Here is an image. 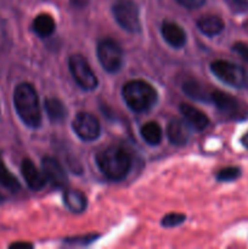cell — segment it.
I'll use <instances>...</instances> for the list:
<instances>
[{
    "label": "cell",
    "instance_id": "22",
    "mask_svg": "<svg viewBox=\"0 0 248 249\" xmlns=\"http://www.w3.org/2000/svg\"><path fill=\"white\" fill-rule=\"evenodd\" d=\"M241 177V169L238 167H226L219 170L216 174V180L220 182H231Z\"/></svg>",
    "mask_w": 248,
    "mask_h": 249
},
{
    "label": "cell",
    "instance_id": "21",
    "mask_svg": "<svg viewBox=\"0 0 248 249\" xmlns=\"http://www.w3.org/2000/svg\"><path fill=\"white\" fill-rule=\"evenodd\" d=\"M0 184L11 192H17L21 189V185H19L17 178L7 169L1 158H0Z\"/></svg>",
    "mask_w": 248,
    "mask_h": 249
},
{
    "label": "cell",
    "instance_id": "19",
    "mask_svg": "<svg viewBox=\"0 0 248 249\" xmlns=\"http://www.w3.org/2000/svg\"><path fill=\"white\" fill-rule=\"evenodd\" d=\"M140 133L143 140L146 141V143L151 146L159 145L160 141H162V128H160L157 122H147L146 124H143L141 126Z\"/></svg>",
    "mask_w": 248,
    "mask_h": 249
},
{
    "label": "cell",
    "instance_id": "29",
    "mask_svg": "<svg viewBox=\"0 0 248 249\" xmlns=\"http://www.w3.org/2000/svg\"><path fill=\"white\" fill-rule=\"evenodd\" d=\"M11 248H32L33 247V245H31V243H27V242H17V243H14V245L10 246Z\"/></svg>",
    "mask_w": 248,
    "mask_h": 249
},
{
    "label": "cell",
    "instance_id": "15",
    "mask_svg": "<svg viewBox=\"0 0 248 249\" xmlns=\"http://www.w3.org/2000/svg\"><path fill=\"white\" fill-rule=\"evenodd\" d=\"M182 90L189 97H191L195 101L211 102V92L212 89H208L203 83L198 82L196 79H189L182 84Z\"/></svg>",
    "mask_w": 248,
    "mask_h": 249
},
{
    "label": "cell",
    "instance_id": "30",
    "mask_svg": "<svg viewBox=\"0 0 248 249\" xmlns=\"http://www.w3.org/2000/svg\"><path fill=\"white\" fill-rule=\"evenodd\" d=\"M241 143H242V145L248 150V131L242 136V138H241Z\"/></svg>",
    "mask_w": 248,
    "mask_h": 249
},
{
    "label": "cell",
    "instance_id": "11",
    "mask_svg": "<svg viewBox=\"0 0 248 249\" xmlns=\"http://www.w3.org/2000/svg\"><path fill=\"white\" fill-rule=\"evenodd\" d=\"M21 173L24 181L27 182L28 187L33 191H40L46 184L45 175L43 170H39L29 158H24L21 164Z\"/></svg>",
    "mask_w": 248,
    "mask_h": 249
},
{
    "label": "cell",
    "instance_id": "18",
    "mask_svg": "<svg viewBox=\"0 0 248 249\" xmlns=\"http://www.w3.org/2000/svg\"><path fill=\"white\" fill-rule=\"evenodd\" d=\"M56 23L55 19L48 14H40L34 18L33 29L40 38L50 36L55 32Z\"/></svg>",
    "mask_w": 248,
    "mask_h": 249
},
{
    "label": "cell",
    "instance_id": "13",
    "mask_svg": "<svg viewBox=\"0 0 248 249\" xmlns=\"http://www.w3.org/2000/svg\"><path fill=\"white\" fill-rule=\"evenodd\" d=\"M160 33L168 45L180 49L186 43V33L177 23L173 21H164L160 27Z\"/></svg>",
    "mask_w": 248,
    "mask_h": 249
},
{
    "label": "cell",
    "instance_id": "26",
    "mask_svg": "<svg viewBox=\"0 0 248 249\" xmlns=\"http://www.w3.org/2000/svg\"><path fill=\"white\" fill-rule=\"evenodd\" d=\"M175 1L179 2L181 6L186 7V9H198L204 4L206 0H175Z\"/></svg>",
    "mask_w": 248,
    "mask_h": 249
},
{
    "label": "cell",
    "instance_id": "28",
    "mask_svg": "<svg viewBox=\"0 0 248 249\" xmlns=\"http://www.w3.org/2000/svg\"><path fill=\"white\" fill-rule=\"evenodd\" d=\"M70 1L71 4L75 7H84L87 6L88 2H89L90 0H70Z\"/></svg>",
    "mask_w": 248,
    "mask_h": 249
},
{
    "label": "cell",
    "instance_id": "6",
    "mask_svg": "<svg viewBox=\"0 0 248 249\" xmlns=\"http://www.w3.org/2000/svg\"><path fill=\"white\" fill-rule=\"evenodd\" d=\"M117 23L128 33H139L141 31L140 14L136 4L131 0H117L112 6Z\"/></svg>",
    "mask_w": 248,
    "mask_h": 249
},
{
    "label": "cell",
    "instance_id": "5",
    "mask_svg": "<svg viewBox=\"0 0 248 249\" xmlns=\"http://www.w3.org/2000/svg\"><path fill=\"white\" fill-rule=\"evenodd\" d=\"M211 71L213 74L225 84L230 87L242 89L247 85V74L241 66L226 60H216L211 63Z\"/></svg>",
    "mask_w": 248,
    "mask_h": 249
},
{
    "label": "cell",
    "instance_id": "17",
    "mask_svg": "<svg viewBox=\"0 0 248 249\" xmlns=\"http://www.w3.org/2000/svg\"><path fill=\"white\" fill-rule=\"evenodd\" d=\"M63 202L65 206L70 209L72 213H83L87 209L88 201L84 194L78 190H68L63 195Z\"/></svg>",
    "mask_w": 248,
    "mask_h": 249
},
{
    "label": "cell",
    "instance_id": "8",
    "mask_svg": "<svg viewBox=\"0 0 248 249\" xmlns=\"http://www.w3.org/2000/svg\"><path fill=\"white\" fill-rule=\"evenodd\" d=\"M73 130L83 141L96 140L101 133L99 119L88 112H79L73 121Z\"/></svg>",
    "mask_w": 248,
    "mask_h": 249
},
{
    "label": "cell",
    "instance_id": "23",
    "mask_svg": "<svg viewBox=\"0 0 248 249\" xmlns=\"http://www.w3.org/2000/svg\"><path fill=\"white\" fill-rule=\"evenodd\" d=\"M186 219V216L181 213H169L162 219V226L164 228H175V226L182 224Z\"/></svg>",
    "mask_w": 248,
    "mask_h": 249
},
{
    "label": "cell",
    "instance_id": "12",
    "mask_svg": "<svg viewBox=\"0 0 248 249\" xmlns=\"http://www.w3.org/2000/svg\"><path fill=\"white\" fill-rule=\"evenodd\" d=\"M191 126L185 122V119L173 118L172 121L168 123L167 126V136L169 139L170 143L175 146H185L189 142L190 138H191V131H190Z\"/></svg>",
    "mask_w": 248,
    "mask_h": 249
},
{
    "label": "cell",
    "instance_id": "4",
    "mask_svg": "<svg viewBox=\"0 0 248 249\" xmlns=\"http://www.w3.org/2000/svg\"><path fill=\"white\" fill-rule=\"evenodd\" d=\"M68 67L73 79L83 90L91 91L97 88L99 79L90 67L89 62L80 53H73L68 58Z\"/></svg>",
    "mask_w": 248,
    "mask_h": 249
},
{
    "label": "cell",
    "instance_id": "3",
    "mask_svg": "<svg viewBox=\"0 0 248 249\" xmlns=\"http://www.w3.org/2000/svg\"><path fill=\"white\" fill-rule=\"evenodd\" d=\"M123 99L131 111L143 113L152 108L158 100V94L150 83L141 79L125 83L122 89Z\"/></svg>",
    "mask_w": 248,
    "mask_h": 249
},
{
    "label": "cell",
    "instance_id": "9",
    "mask_svg": "<svg viewBox=\"0 0 248 249\" xmlns=\"http://www.w3.org/2000/svg\"><path fill=\"white\" fill-rule=\"evenodd\" d=\"M211 102L215 105L220 113L225 114L229 118H240L242 114L241 102L225 91L212 89Z\"/></svg>",
    "mask_w": 248,
    "mask_h": 249
},
{
    "label": "cell",
    "instance_id": "2",
    "mask_svg": "<svg viewBox=\"0 0 248 249\" xmlns=\"http://www.w3.org/2000/svg\"><path fill=\"white\" fill-rule=\"evenodd\" d=\"M14 104L21 121L29 128H38L41 124V108L39 96L33 85L21 83L14 92Z\"/></svg>",
    "mask_w": 248,
    "mask_h": 249
},
{
    "label": "cell",
    "instance_id": "25",
    "mask_svg": "<svg viewBox=\"0 0 248 249\" xmlns=\"http://www.w3.org/2000/svg\"><path fill=\"white\" fill-rule=\"evenodd\" d=\"M233 51L235 53H237L238 55L241 56V57L243 58V60L246 61V62L248 63V45L245 43H235V45H233Z\"/></svg>",
    "mask_w": 248,
    "mask_h": 249
},
{
    "label": "cell",
    "instance_id": "10",
    "mask_svg": "<svg viewBox=\"0 0 248 249\" xmlns=\"http://www.w3.org/2000/svg\"><path fill=\"white\" fill-rule=\"evenodd\" d=\"M41 169L45 175L46 182L55 187H63L67 184V175L65 169L56 158L44 157L41 160Z\"/></svg>",
    "mask_w": 248,
    "mask_h": 249
},
{
    "label": "cell",
    "instance_id": "14",
    "mask_svg": "<svg viewBox=\"0 0 248 249\" xmlns=\"http://www.w3.org/2000/svg\"><path fill=\"white\" fill-rule=\"evenodd\" d=\"M180 112H181L185 122L195 130L202 131L209 125V118L206 116V113L199 111L192 105L181 104L180 105Z\"/></svg>",
    "mask_w": 248,
    "mask_h": 249
},
{
    "label": "cell",
    "instance_id": "7",
    "mask_svg": "<svg viewBox=\"0 0 248 249\" xmlns=\"http://www.w3.org/2000/svg\"><path fill=\"white\" fill-rule=\"evenodd\" d=\"M97 58L105 71L116 73L123 66V50L114 39L105 38L97 44Z\"/></svg>",
    "mask_w": 248,
    "mask_h": 249
},
{
    "label": "cell",
    "instance_id": "16",
    "mask_svg": "<svg viewBox=\"0 0 248 249\" xmlns=\"http://www.w3.org/2000/svg\"><path fill=\"white\" fill-rule=\"evenodd\" d=\"M224 23L223 19L215 15H208L197 21V28L207 36H215L219 33L224 31Z\"/></svg>",
    "mask_w": 248,
    "mask_h": 249
},
{
    "label": "cell",
    "instance_id": "24",
    "mask_svg": "<svg viewBox=\"0 0 248 249\" xmlns=\"http://www.w3.org/2000/svg\"><path fill=\"white\" fill-rule=\"evenodd\" d=\"M96 238H97V235H87V236H82V237L67 238V242L72 243V245H89L90 242H94Z\"/></svg>",
    "mask_w": 248,
    "mask_h": 249
},
{
    "label": "cell",
    "instance_id": "20",
    "mask_svg": "<svg viewBox=\"0 0 248 249\" xmlns=\"http://www.w3.org/2000/svg\"><path fill=\"white\" fill-rule=\"evenodd\" d=\"M45 111L48 113L49 119L55 123H60L67 116L66 107L63 106L62 101L56 97H49L45 100Z\"/></svg>",
    "mask_w": 248,
    "mask_h": 249
},
{
    "label": "cell",
    "instance_id": "27",
    "mask_svg": "<svg viewBox=\"0 0 248 249\" xmlns=\"http://www.w3.org/2000/svg\"><path fill=\"white\" fill-rule=\"evenodd\" d=\"M232 2L233 6L238 7L240 10H247L248 9V0H230Z\"/></svg>",
    "mask_w": 248,
    "mask_h": 249
},
{
    "label": "cell",
    "instance_id": "1",
    "mask_svg": "<svg viewBox=\"0 0 248 249\" xmlns=\"http://www.w3.org/2000/svg\"><path fill=\"white\" fill-rule=\"evenodd\" d=\"M96 163L107 179L121 181L130 172L131 156L121 146H109L97 153Z\"/></svg>",
    "mask_w": 248,
    "mask_h": 249
}]
</instances>
